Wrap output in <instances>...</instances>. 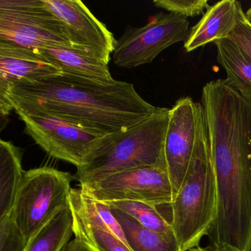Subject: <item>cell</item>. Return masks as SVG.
I'll list each match as a JSON object with an SVG mask.
<instances>
[{
	"label": "cell",
	"instance_id": "obj_1",
	"mask_svg": "<svg viewBox=\"0 0 251 251\" xmlns=\"http://www.w3.org/2000/svg\"><path fill=\"white\" fill-rule=\"evenodd\" d=\"M217 208L210 251H251V103L223 79L202 88Z\"/></svg>",
	"mask_w": 251,
	"mask_h": 251
},
{
	"label": "cell",
	"instance_id": "obj_2",
	"mask_svg": "<svg viewBox=\"0 0 251 251\" xmlns=\"http://www.w3.org/2000/svg\"><path fill=\"white\" fill-rule=\"evenodd\" d=\"M157 107L144 100L133 84L109 85L68 73L35 83L13 85L0 95V114L12 110L42 112L100 136L126 130L152 115Z\"/></svg>",
	"mask_w": 251,
	"mask_h": 251
},
{
	"label": "cell",
	"instance_id": "obj_3",
	"mask_svg": "<svg viewBox=\"0 0 251 251\" xmlns=\"http://www.w3.org/2000/svg\"><path fill=\"white\" fill-rule=\"evenodd\" d=\"M170 113V108L157 107L152 115L137 124L100 137L84 164L77 167L74 179L83 186L139 167L165 169L164 145Z\"/></svg>",
	"mask_w": 251,
	"mask_h": 251
},
{
	"label": "cell",
	"instance_id": "obj_4",
	"mask_svg": "<svg viewBox=\"0 0 251 251\" xmlns=\"http://www.w3.org/2000/svg\"><path fill=\"white\" fill-rule=\"evenodd\" d=\"M216 208L217 187L203 109L186 176L167 210L181 251L199 246L214 221Z\"/></svg>",
	"mask_w": 251,
	"mask_h": 251
},
{
	"label": "cell",
	"instance_id": "obj_5",
	"mask_svg": "<svg viewBox=\"0 0 251 251\" xmlns=\"http://www.w3.org/2000/svg\"><path fill=\"white\" fill-rule=\"evenodd\" d=\"M73 178L47 166L25 171L11 217L27 244L60 211L70 208Z\"/></svg>",
	"mask_w": 251,
	"mask_h": 251
},
{
	"label": "cell",
	"instance_id": "obj_6",
	"mask_svg": "<svg viewBox=\"0 0 251 251\" xmlns=\"http://www.w3.org/2000/svg\"><path fill=\"white\" fill-rule=\"evenodd\" d=\"M0 42L36 52L52 46L75 49L64 24L42 0H0Z\"/></svg>",
	"mask_w": 251,
	"mask_h": 251
},
{
	"label": "cell",
	"instance_id": "obj_7",
	"mask_svg": "<svg viewBox=\"0 0 251 251\" xmlns=\"http://www.w3.org/2000/svg\"><path fill=\"white\" fill-rule=\"evenodd\" d=\"M189 33L187 19L173 13H158L150 17L143 27H126L116 42L113 61L125 69L151 64L169 47L185 42Z\"/></svg>",
	"mask_w": 251,
	"mask_h": 251
},
{
	"label": "cell",
	"instance_id": "obj_8",
	"mask_svg": "<svg viewBox=\"0 0 251 251\" xmlns=\"http://www.w3.org/2000/svg\"><path fill=\"white\" fill-rule=\"evenodd\" d=\"M80 186L92 198L105 202L139 201L160 206L170 205L176 196L168 173L158 166L126 170Z\"/></svg>",
	"mask_w": 251,
	"mask_h": 251
},
{
	"label": "cell",
	"instance_id": "obj_9",
	"mask_svg": "<svg viewBox=\"0 0 251 251\" xmlns=\"http://www.w3.org/2000/svg\"><path fill=\"white\" fill-rule=\"evenodd\" d=\"M25 132L51 157L80 167L102 136L42 112L15 111Z\"/></svg>",
	"mask_w": 251,
	"mask_h": 251
},
{
	"label": "cell",
	"instance_id": "obj_10",
	"mask_svg": "<svg viewBox=\"0 0 251 251\" xmlns=\"http://www.w3.org/2000/svg\"><path fill=\"white\" fill-rule=\"evenodd\" d=\"M203 111L202 104L189 97L177 100L170 108L164 145V161L177 195L189 167Z\"/></svg>",
	"mask_w": 251,
	"mask_h": 251
},
{
	"label": "cell",
	"instance_id": "obj_11",
	"mask_svg": "<svg viewBox=\"0 0 251 251\" xmlns=\"http://www.w3.org/2000/svg\"><path fill=\"white\" fill-rule=\"evenodd\" d=\"M67 29L75 49L108 64L115 49L114 34L80 0H42Z\"/></svg>",
	"mask_w": 251,
	"mask_h": 251
},
{
	"label": "cell",
	"instance_id": "obj_12",
	"mask_svg": "<svg viewBox=\"0 0 251 251\" xmlns=\"http://www.w3.org/2000/svg\"><path fill=\"white\" fill-rule=\"evenodd\" d=\"M64 73L61 66L41 52L0 42V95L19 83H35Z\"/></svg>",
	"mask_w": 251,
	"mask_h": 251
},
{
	"label": "cell",
	"instance_id": "obj_13",
	"mask_svg": "<svg viewBox=\"0 0 251 251\" xmlns=\"http://www.w3.org/2000/svg\"><path fill=\"white\" fill-rule=\"evenodd\" d=\"M244 13L240 2L236 0H222L210 6L189 31L184 42L186 52L229 39Z\"/></svg>",
	"mask_w": 251,
	"mask_h": 251
},
{
	"label": "cell",
	"instance_id": "obj_14",
	"mask_svg": "<svg viewBox=\"0 0 251 251\" xmlns=\"http://www.w3.org/2000/svg\"><path fill=\"white\" fill-rule=\"evenodd\" d=\"M39 52L61 66L64 73L103 85L116 81L110 73L108 64L81 51L66 47L52 46L44 48Z\"/></svg>",
	"mask_w": 251,
	"mask_h": 251
},
{
	"label": "cell",
	"instance_id": "obj_15",
	"mask_svg": "<svg viewBox=\"0 0 251 251\" xmlns=\"http://www.w3.org/2000/svg\"><path fill=\"white\" fill-rule=\"evenodd\" d=\"M70 205L73 220L107 230L127 244L123 228L108 203L92 198L80 186L72 188Z\"/></svg>",
	"mask_w": 251,
	"mask_h": 251
},
{
	"label": "cell",
	"instance_id": "obj_16",
	"mask_svg": "<svg viewBox=\"0 0 251 251\" xmlns=\"http://www.w3.org/2000/svg\"><path fill=\"white\" fill-rule=\"evenodd\" d=\"M217 62L226 71L227 86L251 103V58L230 39L215 43Z\"/></svg>",
	"mask_w": 251,
	"mask_h": 251
},
{
	"label": "cell",
	"instance_id": "obj_17",
	"mask_svg": "<svg viewBox=\"0 0 251 251\" xmlns=\"http://www.w3.org/2000/svg\"><path fill=\"white\" fill-rule=\"evenodd\" d=\"M23 152L12 142L0 140V219L11 215L25 171Z\"/></svg>",
	"mask_w": 251,
	"mask_h": 251
},
{
	"label": "cell",
	"instance_id": "obj_18",
	"mask_svg": "<svg viewBox=\"0 0 251 251\" xmlns=\"http://www.w3.org/2000/svg\"><path fill=\"white\" fill-rule=\"evenodd\" d=\"M111 209L132 251H181L176 236L150 230L120 210Z\"/></svg>",
	"mask_w": 251,
	"mask_h": 251
},
{
	"label": "cell",
	"instance_id": "obj_19",
	"mask_svg": "<svg viewBox=\"0 0 251 251\" xmlns=\"http://www.w3.org/2000/svg\"><path fill=\"white\" fill-rule=\"evenodd\" d=\"M73 234V215L70 208H65L29 241L25 251H61Z\"/></svg>",
	"mask_w": 251,
	"mask_h": 251
},
{
	"label": "cell",
	"instance_id": "obj_20",
	"mask_svg": "<svg viewBox=\"0 0 251 251\" xmlns=\"http://www.w3.org/2000/svg\"><path fill=\"white\" fill-rule=\"evenodd\" d=\"M109 206L127 214L144 227L167 236H175L173 227L159 207L139 201H120L106 202Z\"/></svg>",
	"mask_w": 251,
	"mask_h": 251
},
{
	"label": "cell",
	"instance_id": "obj_21",
	"mask_svg": "<svg viewBox=\"0 0 251 251\" xmlns=\"http://www.w3.org/2000/svg\"><path fill=\"white\" fill-rule=\"evenodd\" d=\"M73 231L75 236L92 251H132L127 243L103 229L89 227L73 220Z\"/></svg>",
	"mask_w": 251,
	"mask_h": 251
},
{
	"label": "cell",
	"instance_id": "obj_22",
	"mask_svg": "<svg viewBox=\"0 0 251 251\" xmlns=\"http://www.w3.org/2000/svg\"><path fill=\"white\" fill-rule=\"evenodd\" d=\"M153 5L186 19L201 15L210 7L206 0H155Z\"/></svg>",
	"mask_w": 251,
	"mask_h": 251
},
{
	"label": "cell",
	"instance_id": "obj_23",
	"mask_svg": "<svg viewBox=\"0 0 251 251\" xmlns=\"http://www.w3.org/2000/svg\"><path fill=\"white\" fill-rule=\"evenodd\" d=\"M27 245L11 215L0 219V251H25Z\"/></svg>",
	"mask_w": 251,
	"mask_h": 251
},
{
	"label": "cell",
	"instance_id": "obj_24",
	"mask_svg": "<svg viewBox=\"0 0 251 251\" xmlns=\"http://www.w3.org/2000/svg\"><path fill=\"white\" fill-rule=\"evenodd\" d=\"M229 39L239 45L251 58V27L245 20V13Z\"/></svg>",
	"mask_w": 251,
	"mask_h": 251
},
{
	"label": "cell",
	"instance_id": "obj_25",
	"mask_svg": "<svg viewBox=\"0 0 251 251\" xmlns=\"http://www.w3.org/2000/svg\"><path fill=\"white\" fill-rule=\"evenodd\" d=\"M61 251H92L85 242L77 238L70 241Z\"/></svg>",
	"mask_w": 251,
	"mask_h": 251
},
{
	"label": "cell",
	"instance_id": "obj_26",
	"mask_svg": "<svg viewBox=\"0 0 251 251\" xmlns=\"http://www.w3.org/2000/svg\"><path fill=\"white\" fill-rule=\"evenodd\" d=\"M245 20L248 24L251 27V7L247 11L245 14Z\"/></svg>",
	"mask_w": 251,
	"mask_h": 251
},
{
	"label": "cell",
	"instance_id": "obj_27",
	"mask_svg": "<svg viewBox=\"0 0 251 251\" xmlns=\"http://www.w3.org/2000/svg\"><path fill=\"white\" fill-rule=\"evenodd\" d=\"M188 251H208V249H206L205 248H202V247L198 246L195 247V248H191L190 250H189Z\"/></svg>",
	"mask_w": 251,
	"mask_h": 251
}]
</instances>
